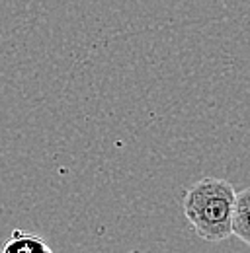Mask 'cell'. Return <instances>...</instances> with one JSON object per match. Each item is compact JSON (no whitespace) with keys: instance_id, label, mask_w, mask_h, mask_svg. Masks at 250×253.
Returning a JSON list of instances; mask_svg holds the SVG:
<instances>
[{"instance_id":"obj_1","label":"cell","mask_w":250,"mask_h":253,"mask_svg":"<svg viewBox=\"0 0 250 253\" xmlns=\"http://www.w3.org/2000/svg\"><path fill=\"white\" fill-rule=\"evenodd\" d=\"M235 197V187L219 177H203L186 191L182 209L201 240L223 242L233 236Z\"/></svg>"},{"instance_id":"obj_2","label":"cell","mask_w":250,"mask_h":253,"mask_svg":"<svg viewBox=\"0 0 250 253\" xmlns=\"http://www.w3.org/2000/svg\"><path fill=\"white\" fill-rule=\"evenodd\" d=\"M0 253H53V250L41 236L26 230H14Z\"/></svg>"},{"instance_id":"obj_3","label":"cell","mask_w":250,"mask_h":253,"mask_svg":"<svg viewBox=\"0 0 250 253\" xmlns=\"http://www.w3.org/2000/svg\"><path fill=\"white\" fill-rule=\"evenodd\" d=\"M233 236L250 246V187L239 191L233 211Z\"/></svg>"}]
</instances>
